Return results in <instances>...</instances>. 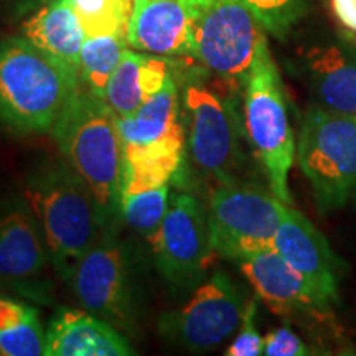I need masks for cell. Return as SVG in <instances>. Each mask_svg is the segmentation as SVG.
Instances as JSON below:
<instances>
[{"label":"cell","mask_w":356,"mask_h":356,"mask_svg":"<svg viewBox=\"0 0 356 356\" xmlns=\"http://www.w3.org/2000/svg\"><path fill=\"white\" fill-rule=\"evenodd\" d=\"M81 86L76 70L24 35L0 40V124L17 134H47Z\"/></svg>","instance_id":"obj_1"},{"label":"cell","mask_w":356,"mask_h":356,"mask_svg":"<svg viewBox=\"0 0 356 356\" xmlns=\"http://www.w3.org/2000/svg\"><path fill=\"white\" fill-rule=\"evenodd\" d=\"M24 197L42 226L53 269L68 284L104 229L95 195L61 157L44 160L29 173Z\"/></svg>","instance_id":"obj_2"},{"label":"cell","mask_w":356,"mask_h":356,"mask_svg":"<svg viewBox=\"0 0 356 356\" xmlns=\"http://www.w3.org/2000/svg\"><path fill=\"white\" fill-rule=\"evenodd\" d=\"M61 157L95 195L104 228L121 215L122 140L104 97L83 84L53 127Z\"/></svg>","instance_id":"obj_3"},{"label":"cell","mask_w":356,"mask_h":356,"mask_svg":"<svg viewBox=\"0 0 356 356\" xmlns=\"http://www.w3.org/2000/svg\"><path fill=\"white\" fill-rule=\"evenodd\" d=\"M244 131L270 191L280 202L292 204L289 173L297 157V145L289 119L286 89L267 35L257 44L244 81Z\"/></svg>","instance_id":"obj_4"},{"label":"cell","mask_w":356,"mask_h":356,"mask_svg":"<svg viewBox=\"0 0 356 356\" xmlns=\"http://www.w3.org/2000/svg\"><path fill=\"white\" fill-rule=\"evenodd\" d=\"M297 160L322 213L356 195V118L312 104L302 119Z\"/></svg>","instance_id":"obj_5"},{"label":"cell","mask_w":356,"mask_h":356,"mask_svg":"<svg viewBox=\"0 0 356 356\" xmlns=\"http://www.w3.org/2000/svg\"><path fill=\"white\" fill-rule=\"evenodd\" d=\"M286 207L273 191L254 185L238 180L216 185L207 210L216 256L236 262L273 249Z\"/></svg>","instance_id":"obj_6"},{"label":"cell","mask_w":356,"mask_h":356,"mask_svg":"<svg viewBox=\"0 0 356 356\" xmlns=\"http://www.w3.org/2000/svg\"><path fill=\"white\" fill-rule=\"evenodd\" d=\"M244 0H204L190 32V56L216 76L244 86L264 37Z\"/></svg>","instance_id":"obj_7"},{"label":"cell","mask_w":356,"mask_h":356,"mask_svg":"<svg viewBox=\"0 0 356 356\" xmlns=\"http://www.w3.org/2000/svg\"><path fill=\"white\" fill-rule=\"evenodd\" d=\"M184 104L191 165L216 185L234 181L244 162L241 122L234 104L202 84L186 88Z\"/></svg>","instance_id":"obj_8"},{"label":"cell","mask_w":356,"mask_h":356,"mask_svg":"<svg viewBox=\"0 0 356 356\" xmlns=\"http://www.w3.org/2000/svg\"><path fill=\"white\" fill-rule=\"evenodd\" d=\"M118 220L102 229L70 279L78 304L118 330L131 332L136 325L127 248L118 233Z\"/></svg>","instance_id":"obj_9"},{"label":"cell","mask_w":356,"mask_h":356,"mask_svg":"<svg viewBox=\"0 0 356 356\" xmlns=\"http://www.w3.org/2000/svg\"><path fill=\"white\" fill-rule=\"evenodd\" d=\"M149 241L159 273L177 292L195 291L216 256L208 211L190 193L173 195L162 225Z\"/></svg>","instance_id":"obj_10"},{"label":"cell","mask_w":356,"mask_h":356,"mask_svg":"<svg viewBox=\"0 0 356 356\" xmlns=\"http://www.w3.org/2000/svg\"><path fill=\"white\" fill-rule=\"evenodd\" d=\"M246 304L229 275L216 270L195 289L184 307L159 318V332L190 353H208L238 332Z\"/></svg>","instance_id":"obj_11"},{"label":"cell","mask_w":356,"mask_h":356,"mask_svg":"<svg viewBox=\"0 0 356 356\" xmlns=\"http://www.w3.org/2000/svg\"><path fill=\"white\" fill-rule=\"evenodd\" d=\"M53 267L42 226L25 197L0 203V286L48 304Z\"/></svg>","instance_id":"obj_12"},{"label":"cell","mask_w":356,"mask_h":356,"mask_svg":"<svg viewBox=\"0 0 356 356\" xmlns=\"http://www.w3.org/2000/svg\"><path fill=\"white\" fill-rule=\"evenodd\" d=\"M274 249L332 307L340 302L343 262L309 218L287 204L274 238Z\"/></svg>","instance_id":"obj_13"},{"label":"cell","mask_w":356,"mask_h":356,"mask_svg":"<svg viewBox=\"0 0 356 356\" xmlns=\"http://www.w3.org/2000/svg\"><path fill=\"white\" fill-rule=\"evenodd\" d=\"M256 296L275 315L289 317H318L328 314L330 304L320 299L312 287L287 264L275 249L256 252L236 261Z\"/></svg>","instance_id":"obj_14"},{"label":"cell","mask_w":356,"mask_h":356,"mask_svg":"<svg viewBox=\"0 0 356 356\" xmlns=\"http://www.w3.org/2000/svg\"><path fill=\"white\" fill-rule=\"evenodd\" d=\"M204 0H134L127 44L157 56H190V32Z\"/></svg>","instance_id":"obj_15"},{"label":"cell","mask_w":356,"mask_h":356,"mask_svg":"<svg viewBox=\"0 0 356 356\" xmlns=\"http://www.w3.org/2000/svg\"><path fill=\"white\" fill-rule=\"evenodd\" d=\"M302 70L315 104L356 118V47L345 42L312 47Z\"/></svg>","instance_id":"obj_16"},{"label":"cell","mask_w":356,"mask_h":356,"mask_svg":"<svg viewBox=\"0 0 356 356\" xmlns=\"http://www.w3.org/2000/svg\"><path fill=\"white\" fill-rule=\"evenodd\" d=\"M137 351L121 330L88 310L63 307L47 328V356H131Z\"/></svg>","instance_id":"obj_17"},{"label":"cell","mask_w":356,"mask_h":356,"mask_svg":"<svg viewBox=\"0 0 356 356\" xmlns=\"http://www.w3.org/2000/svg\"><path fill=\"white\" fill-rule=\"evenodd\" d=\"M168 76L170 70L162 56L127 47L121 63L109 78L102 97L115 118H126L159 92Z\"/></svg>","instance_id":"obj_18"},{"label":"cell","mask_w":356,"mask_h":356,"mask_svg":"<svg viewBox=\"0 0 356 356\" xmlns=\"http://www.w3.org/2000/svg\"><path fill=\"white\" fill-rule=\"evenodd\" d=\"M186 152L185 129L145 145H122L121 195L168 185L180 170Z\"/></svg>","instance_id":"obj_19"},{"label":"cell","mask_w":356,"mask_h":356,"mask_svg":"<svg viewBox=\"0 0 356 356\" xmlns=\"http://www.w3.org/2000/svg\"><path fill=\"white\" fill-rule=\"evenodd\" d=\"M22 35L79 73L86 35L70 0H51L22 24Z\"/></svg>","instance_id":"obj_20"},{"label":"cell","mask_w":356,"mask_h":356,"mask_svg":"<svg viewBox=\"0 0 356 356\" xmlns=\"http://www.w3.org/2000/svg\"><path fill=\"white\" fill-rule=\"evenodd\" d=\"M178 88L170 74L159 92L150 97L136 113L118 118V129L122 145H145L165 139L181 126Z\"/></svg>","instance_id":"obj_21"},{"label":"cell","mask_w":356,"mask_h":356,"mask_svg":"<svg viewBox=\"0 0 356 356\" xmlns=\"http://www.w3.org/2000/svg\"><path fill=\"white\" fill-rule=\"evenodd\" d=\"M47 330L35 307L0 293V356H42Z\"/></svg>","instance_id":"obj_22"},{"label":"cell","mask_w":356,"mask_h":356,"mask_svg":"<svg viewBox=\"0 0 356 356\" xmlns=\"http://www.w3.org/2000/svg\"><path fill=\"white\" fill-rule=\"evenodd\" d=\"M127 42L115 35L86 38L79 58V79L84 88L96 95H104L109 78L121 63Z\"/></svg>","instance_id":"obj_23"},{"label":"cell","mask_w":356,"mask_h":356,"mask_svg":"<svg viewBox=\"0 0 356 356\" xmlns=\"http://www.w3.org/2000/svg\"><path fill=\"white\" fill-rule=\"evenodd\" d=\"M86 38L115 35L127 42L134 0H70Z\"/></svg>","instance_id":"obj_24"},{"label":"cell","mask_w":356,"mask_h":356,"mask_svg":"<svg viewBox=\"0 0 356 356\" xmlns=\"http://www.w3.org/2000/svg\"><path fill=\"white\" fill-rule=\"evenodd\" d=\"M170 204V186L162 185L121 195V216L134 231L150 239Z\"/></svg>","instance_id":"obj_25"},{"label":"cell","mask_w":356,"mask_h":356,"mask_svg":"<svg viewBox=\"0 0 356 356\" xmlns=\"http://www.w3.org/2000/svg\"><path fill=\"white\" fill-rule=\"evenodd\" d=\"M267 35L286 40L305 15L307 0H244Z\"/></svg>","instance_id":"obj_26"},{"label":"cell","mask_w":356,"mask_h":356,"mask_svg":"<svg viewBox=\"0 0 356 356\" xmlns=\"http://www.w3.org/2000/svg\"><path fill=\"white\" fill-rule=\"evenodd\" d=\"M256 312L257 302L251 299L246 304L244 315L236 332L234 340L226 348V356H259L264 355V337L261 335L256 327Z\"/></svg>","instance_id":"obj_27"},{"label":"cell","mask_w":356,"mask_h":356,"mask_svg":"<svg viewBox=\"0 0 356 356\" xmlns=\"http://www.w3.org/2000/svg\"><path fill=\"white\" fill-rule=\"evenodd\" d=\"M264 355L267 356H309L318 355L289 327L270 330L264 337Z\"/></svg>","instance_id":"obj_28"},{"label":"cell","mask_w":356,"mask_h":356,"mask_svg":"<svg viewBox=\"0 0 356 356\" xmlns=\"http://www.w3.org/2000/svg\"><path fill=\"white\" fill-rule=\"evenodd\" d=\"M330 7L337 20L356 33V0H330Z\"/></svg>","instance_id":"obj_29"},{"label":"cell","mask_w":356,"mask_h":356,"mask_svg":"<svg viewBox=\"0 0 356 356\" xmlns=\"http://www.w3.org/2000/svg\"><path fill=\"white\" fill-rule=\"evenodd\" d=\"M38 2H42V3H43V6H44V3H48V2H51V0H38Z\"/></svg>","instance_id":"obj_30"}]
</instances>
